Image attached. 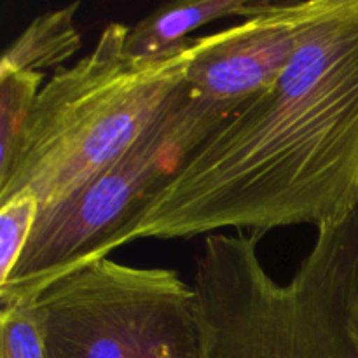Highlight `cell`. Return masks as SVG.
I'll list each match as a JSON object with an SVG mask.
<instances>
[{
	"label": "cell",
	"mask_w": 358,
	"mask_h": 358,
	"mask_svg": "<svg viewBox=\"0 0 358 358\" xmlns=\"http://www.w3.org/2000/svg\"><path fill=\"white\" fill-rule=\"evenodd\" d=\"M358 208V0H331L275 86L210 133L117 240L341 222Z\"/></svg>",
	"instance_id": "1"
},
{
	"label": "cell",
	"mask_w": 358,
	"mask_h": 358,
	"mask_svg": "<svg viewBox=\"0 0 358 358\" xmlns=\"http://www.w3.org/2000/svg\"><path fill=\"white\" fill-rule=\"evenodd\" d=\"M257 245L243 233L203 241L192 278L203 358H358V208L317 229L287 283Z\"/></svg>",
	"instance_id": "2"
},
{
	"label": "cell",
	"mask_w": 358,
	"mask_h": 358,
	"mask_svg": "<svg viewBox=\"0 0 358 358\" xmlns=\"http://www.w3.org/2000/svg\"><path fill=\"white\" fill-rule=\"evenodd\" d=\"M129 28L107 24L93 51L42 86L0 203L28 189L38 213L65 205L117 163L180 90L196 38L140 59L126 52Z\"/></svg>",
	"instance_id": "3"
},
{
	"label": "cell",
	"mask_w": 358,
	"mask_h": 358,
	"mask_svg": "<svg viewBox=\"0 0 358 358\" xmlns=\"http://www.w3.org/2000/svg\"><path fill=\"white\" fill-rule=\"evenodd\" d=\"M236 110L182 84L117 163L65 205L38 213L20 264L0 285V308L34 301L63 276L108 257L154 192Z\"/></svg>",
	"instance_id": "4"
},
{
	"label": "cell",
	"mask_w": 358,
	"mask_h": 358,
	"mask_svg": "<svg viewBox=\"0 0 358 358\" xmlns=\"http://www.w3.org/2000/svg\"><path fill=\"white\" fill-rule=\"evenodd\" d=\"M34 303L48 358H203L198 296L175 269L105 257Z\"/></svg>",
	"instance_id": "5"
},
{
	"label": "cell",
	"mask_w": 358,
	"mask_h": 358,
	"mask_svg": "<svg viewBox=\"0 0 358 358\" xmlns=\"http://www.w3.org/2000/svg\"><path fill=\"white\" fill-rule=\"evenodd\" d=\"M331 0L273 2L243 23L196 38L185 83L203 98L243 107L275 86L292 62L308 28Z\"/></svg>",
	"instance_id": "6"
},
{
	"label": "cell",
	"mask_w": 358,
	"mask_h": 358,
	"mask_svg": "<svg viewBox=\"0 0 358 358\" xmlns=\"http://www.w3.org/2000/svg\"><path fill=\"white\" fill-rule=\"evenodd\" d=\"M269 0H180L163 3L129 28L126 52L156 58L185 42L189 34L222 17H254L271 7Z\"/></svg>",
	"instance_id": "7"
},
{
	"label": "cell",
	"mask_w": 358,
	"mask_h": 358,
	"mask_svg": "<svg viewBox=\"0 0 358 358\" xmlns=\"http://www.w3.org/2000/svg\"><path fill=\"white\" fill-rule=\"evenodd\" d=\"M80 2L49 10L35 17L3 51L0 76L14 72L44 73L49 69H62L83 45L76 27Z\"/></svg>",
	"instance_id": "8"
},
{
	"label": "cell",
	"mask_w": 358,
	"mask_h": 358,
	"mask_svg": "<svg viewBox=\"0 0 358 358\" xmlns=\"http://www.w3.org/2000/svg\"><path fill=\"white\" fill-rule=\"evenodd\" d=\"M44 73L0 76V182L9 177L20 154L24 124L44 86Z\"/></svg>",
	"instance_id": "9"
},
{
	"label": "cell",
	"mask_w": 358,
	"mask_h": 358,
	"mask_svg": "<svg viewBox=\"0 0 358 358\" xmlns=\"http://www.w3.org/2000/svg\"><path fill=\"white\" fill-rule=\"evenodd\" d=\"M38 217V201L28 189L0 203V285L20 264Z\"/></svg>",
	"instance_id": "10"
},
{
	"label": "cell",
	"mask_w": 358,
	"mask_h": 358,
	"mask_svg": "<svg viewBox=\"0 0 358 358\" xmlns=\"http://www.w3.org/2000/svg\"><path fill=\"white\" fill-rule=\"evenodd\" d=\"M0 358H48L34 301L0 308Z\"/></svg>",
	"instance_id": "11"
}]
</instances>
